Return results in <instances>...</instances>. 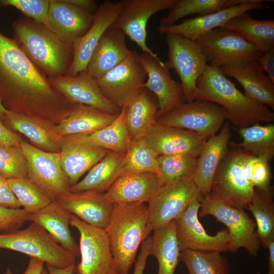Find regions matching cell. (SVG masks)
<instances>
[{
	"mask_svg": "<svg viewBox=\"0 0 274 274\" xmlns=\"http://www.w3.org/2000/svg\"><path fill=\"white\" fill-rule=\"evenodd\" d=\"M180 259L189 274H230L228 260L219 252L183 250Z\"/></svg>",
	"mask_w": 274,
	"mask_h": 274,
	"instance_id": "obj_40",
	"label": "cell"
},
{
	"mask_svg": "<svg viewBox=\"0 0 274 274\" xmlns=\"http://www.w3.org/2000/svg\"><path fill=\"white\" fill-rule=\"evenodd\" d=\"M50 0H0V6H11L28 18L47 26Z\"/></svg>",
	"mask_w": 274,
	"mask_h": 274,
	"instance_id": "obj_46",
	"label": "cell"
},
{
	"mask_svg": "<svg viewBox=\"0 0 274 274\" xmlns=\"http://www.w3.org/2000/svg\"><path fill=\"white\" fill-rule=\"evenodd\" d=\"M0 99L7 110L26 115L74 105L50 84L14 39L1 32Z\"/></svg>",
	"mask_w": 274,
	"mask_h": 274,
	"instance_id": "obj_1",
	"label": "cell"
},
{
	"mask_svg": "<svg viewBox=\"0 0 274 274\" xmlns=\"http://www.w3.org/2000/svg\"><path fill=\"white\" fill-rule=\"evenodd\" d=\"M246 152L235 146L228 149L215 173L210 193L229 206L244 210L252 200L255 192L254 187L245 178L242 169Z\"/></svg>",
	"mask_w": 274,
	"mask_h": 274,
	"instance_id": "obj_8",
	"label": "cell"
},
{
	"mask_svg": "<svg viewBox=\"0 0 274 274\" xmlns=\"http://www.w3.org/2000/svg\"><path fill=\"white\" fill-rule=\"evenodd\" d=\"M202 198L200 194L196 195L185 211L174 220L181 251L228 252L230 235L228 230L223 228L214 235H209L199 221Z\"/></svg>",
	"mask_w": 274,
	"mask_h": 274,
	"instance_id": "obj_15",
	"label": "cell"
},
{
	"mask_svg": "<svg viewBox=\"0 0 274 274\" xmlns=\"http://www.w3.org/2000/svg\"><path fill=\"white\" fill-rule=\"evenodd\" d=\"M198 216H214L228 228L230 235L229 251L236 252L245 248L252 256H256L260 249L255 221L244 209L229 206L210 193L204 196L201 201Z\"/></svg>",
	"mask_w": 274,
	"mask_h": 274,
	"instance_id": "obj_7",
	"label": "cell"
},
{
	"mask_svg": "<svg viewBox=\"0 0 274 274\" xmlns=\"http://www.w3.org/2000/svg\"><path fill=\"white\" fill-rule=\"evenodd\" d=\"M147 206L143 202L115 204L104 228L119 274H129L138 250L150 234Z\"/></svg>",
	"mask_w": 274,
	"mask_h": 274,
	"instance_id": "obj_4",
	"label": "cell"
},
{
	"mask_svg": "<svg viewBox=\"0 0 274 274\" xmlns=\"http://www.w3.org/2000/svg\"><path fill=\"white\" fill-rule=\"evenodd\" d=\"M29 214L23 209H12L0 206V233L19 229L28 221Z\"/></svg>",
	"mask_w": 274,
	"mask_h": 274,
	"instance_id": "obj_47",
	"label": "cell"
},
{
	"mask_svg": "<svg viewBox=\"0 0 274 274\" xmlns=\"http://www.w3.org/2000/svg\"><path fill=\"white\" fill-rule=\"evenodd\" d=\"M227 117L226 111L221 106L196 99L182 104L157 118L156 123L193 131L207 140L217 133Z\"/></svg>",
	"mask_w": 274,
	"mask_h": 274,
	"instance_id": "obj_10",
	"label": "cell"
},
{
	"mask_svg": "<svg viewBox=\"0 0 274 274\" xmlns=\"http://www.w3.org/2000/svg\"><path fill=\"white\" fill-rule=\"evenodd\" d=\"M118 115H112L91 106L76 104L71 113L55 125V129L57 134L61 137L90 134L110 125Z\"/></svg>",
	"mask_w": 274,
	"mask_h": 274,
	"instance_id": "obj_31",
	"label": "cell"
},
{
	"mask_svg": "<svg viewBox=\"0 0 274 274\" xmlns=\"http://www.w3.org/2000/svg\"><path fill=\"white\" fill-rule=\"evenodd\" d=\"M26 159L28 178L43 189L52 201L71 192V185L61 164L59 153L38 149L22 140Z\"/></svg>",
	"mask_w": 274,
	"mask_h": 274,
	"instance_id": "obj_14",
	"label": "cell"
},
{
	"mask_svg": "<svg viewBox=\"0 0 274 274\" xmlns=\"http://www.w3.org/2000/svg\"><path fill=\"white\" fill-rule=\"evenodd\" d=\"M124 32L113 25L104 33L94 49L86 71L96 80L124 60L131 53Z\"/></svg>",
	"mask_w": 274,
	"mask_h": 274,
	"instance_id": "obj_28",
	"label": "cell"
},
{
	"mask_svg": "<svg viewBox=\"0 0 274 274\" xmlns=\"http://www.w3.org/2000/svg\"><path fill=\"white\" fill-rule=\"evenodd\" d=\"M21 207L29 214L38 212L52 200L48 194L28 178L7 179Z\"/></svg>",
	"mask_w": 274,
	"mask_h": 274,
	"instance_id": "obj_41",
	"label": "cell"
},
{
	"mask_svg": "<svg viewBox=\"0 0 274 274\" xmlns=\"http://www.w3.org/2000/svg\"><path fill=\"white\" fill-rule=\"evenodd\" d=\"M121 8V1H105L98 6L91 27L73 44V59L66 76H74L86 70L99 41L105 31L117 20Z\"/></svg>",
	"mask_w": 274,
	"mask_h": 274,
	"instance_id": "obj_19",
	"label": "cell"
},
{
	"mask_svg": "<svg viewBox=\"0 0 274 274\" xmlns=\"http://www.w3.org/2000/svg\"><path fill=\"white\" fill-rule=\"evenodd\" d=\"M42 274H74L75 273L76 263L65 268H58L46 264Z\"/></svg>",
	"mask_w": 274,
	"mask_h": 274,
	"instance_id": "obj_54",
	"label": "cell"
},
{
	"mask_svg": "<svg viewBox=\"0 0 274 274\" xmlns=\"http://www.w3.org/2000/svg\"><path fill=\"white\" fill-rule=\"evenodd\" d=\"M108 151L90 143L82 134L63 136L59 152L60 161L71 187L99 162Z\"/></svg>",
	"mask_w": 274,
	"mask_h": 274,
	"instance_id": "obj_20",
	"label": "cell"
},
{
	"mask_svg": "<svg viewBox=\"0 0 274 274\" xmlns=\"http://www.w3.org/2000/svg\"><path fill=\"white\" fill-rule=\"evenodd\" d=\"M94 15L69 3L67 0H50L47 25L61 40L73 45L92 25Z\"/></svg>",
	"mask_w": 274,
	"mask_h": 274,
	"instance_id": "obj_23",
	"label": "cell"
},
{
	"mask_svg": "<svg viewBox=\"0 0 274 274\" xmlns=\"http://www.w3.org/2000/svg\"><path fill=\"white\" fill-rule=\"evenodd\" d=\"M144 139L158 156L186 153L196 157L206 141L193 131L156 123L151 127Z\"/></svg>",
	"mask_w": 274,
	"mask_h": 274,
	"instance_id": "obj_22",
	"label": "cell"
},
{
	"mask_svg": "<svg viewBox=\"0 0 274 274\" xmlns=\"http://www.w3.org/2000/svg\"><path fill=\"white\" fill-rule=\"evenodd\" d=\"M0 206L12 209H20L21 206L10 189L7 179L0 175Z\"/></svg>",
	"mask_w": 274,
	"mask_h": 274,
	"instance_id": "obj_48",
	"label": "cell"
},
{
	"mask_svg": "<svg viewBox=\"0 0 274 274\" xmlns=\"http://www.w3.org/2000/svg\"><path fill=\"white\" fill-rule=\"evenodd\" d=\"M223 27L233 30L262 53L274 47V20H258L247 12L229 20Z\"/></svg>",
	"mask_w": 274,
	"mask_h": 274,
	"instance_id": "obj_34",
	"label": "cell"
},
{
	"mask_svg": "<svg viewBox=\"0 0 274 274\" xmlns=\"http://www.w3.org/2000/svg\"><path fill=\"white\" fill-rule=\"evenodd\" d=\"M246 0H178L168 14L162 18L159 26L172 25L185 16L197 14L203 16L243 3Z\"/></svg>",
	"mask_w": 274,
	"mask_h": 274,
	"instance_id": "obj_39",
	"label": "cell"
},
{
	"mask_svg": "<svg viewBox=\"0 0 274 274\" xmlns=\"http://www.w3.org/2000/svg\"><path fill=\"white\" fill-rule=\"evenodd\" d=\"M220 68L226 76L234 78L242 85L247 97L273 110L274 82L257 60L242 67L223 66Z\"/></svg>",
	"mask_w": 274,
	"mask_h": 274,
	"instance_id": "obj_29",
	"label": "cell"
},
{
	"mask_svg": "<svg viewBox=\"0 0 274 274\" xmlns=\"http://www.w3.org/2000/svg\"><path fill=\"white\" fill-rule=\"evenodd\" d=\"M56 201L85 223L103 229L108 224L114 207L105 192L93 190L71 192Z\"/></svg>",
	"mask_w": 274,
	"mask_h": 274,
	"instance_id": "obj_24",
	"label": "cell"
},
{
	"mask_svg": "<svg viewBox=\"0 0 274 274\" xmlns=\"http://www.w3.org/2000/svg\"><path fill=\"white\" fill-rule=\"evenodd\" d=\"M196 99L214 102L227 114V120L238 129L262 122L271 123L274 113L247 97L220 68L208 65L196 83Z\"/></svg>",
	"mask_w": 274,
	"mask_h": 274,
	"instance_id": "obj_2",
	"label": "cell"
},
{
	"mask_svg": "<svg viewBox=\"0 0 274 274\" xmlns=\"http://www.w3.org/2000/svg\"><path fill=\"white\" fill-rule=\"evenodd\" d=\"M257 60L264 72L274 82V47L262 53Z\"/></svg>",
	"mask_w": 274,
	"mask_h": 274,
	"instance_id": "obj_50",
	"label": "cell"
},
{
	"mask_svg": "<svg viewBox=\"0 0 274 274\" xmlns=\"http://www.w3.org/2000/svg\"><path fill=\"white\" fill-rule=\"evenodd\" d=\"M70 225L79 233L80 262L76 274H119L105 230L90 225L72 215Z\"/></svg>",
	"mask_w": 274,
	"mask_h": 274,
	"instance_id": "obj_12",
	"label": "cell"
},
{
	"mask_svg": "<svg viewBox=\"0 0 274 274\" xmlns=\"http://www.w3.org/2000/svg\"><path fill=\"white\" fill-rule=\"evenodd\" d=\"M21 141L17 134L8 128L0 120V143L21 146Z\"/></svg>",
	"mask_w": 274,
	"mask_h": 274,
	"instance_id": "obj_51",
	"label": "cell"
},
{
	"mask_svg": "<svg viewBox=\"0 0 274 274\" xmlns=\"http://www.w3.org/2000/svg\"><path fill=\"white\" fill-rule=\"evenodd\" d=\"M242 138L240 143H229L228 145L239 147L250 154L267 161L274 157V124H256L238 129Z\"/></svg>",
	"mask_w": 274,
	"mask_h": 274,
	"instance_id": "obj_37",
	"label": "cell"
},
{
	"mask_svg": "<svg viewBox=\"0 0 274 274\" xmlns=\"http://www.w3.org/2000/svg\"><path fill=\"white\" fill-rule=\"evenodd\" d=\"M168 68L179 77L185 101L195 99L196 83L208 66L206 57L196 41L175 33L165 34Z\"/></svg>",
	"mask_w": 274,
	"mask_h": 274,
	"instance_id": "obj_9",
	"label": "cell"
},
{
	"mask_svg": "<svg viewBox=\"0 0 274 274\" xmlns=\"http://www.w3.org/2000/svg\"><path fill=\"white\" fill-rule=\"evenodd\" d=\"M45 262L42 260L30 257L27 266L23 274H42Z\"/></svg>",
	"mask_w": 274,
	"mask_h": 274,
	"instance_id": "obj_53",
	"label": "cell"
},
{
	"mask_svg": "<svg viewBox=\"0 0 274 274\" xmlns=\"http://www.w3.org/2000/svg\"><path fill=\"white\" fill-rule=\"evenodd\" d=\"M178 0H122L119 15L113 24L134 42L143 53L157 55L147 44V24L154 14L172 9Z\"/></svg>",
	"mask_w": 274,
	"mask_h": 274,
	"instance_id": "obj_16",
	"label": "cell"
},
{
	"mask_svg": "<svg viewBox=\"0 0 274 274\" xmlns=\"http://www.w3.org/2000/svg\"><path fill=\"white\" fill-rule=\"evenodd\" d=\"M7 111V109L4 107L0 99V120L1 121L4 119Z\"/></svg>",
	"mask_w": 274,
	"mask_h": 274,
	"instance_id": "obj_56",
	"label": "cell"
},
{
	"mask_svg": "<svg viewBox=\"0 0 274 274\" xmlns=\"http://www.w3.org/2000/svg\"><path fill=\"white\" fill-rule=\"evenodd\" d=\"M158 157L144 138L132 139L125 154L124 173L150 172L159 175Z\"/></svg>",
	"mask_w": 274,
	"mask_h": 274,
	"instance_id": "obj_42",
	"label": "cell"
},
{
	"mask_svg": "<svg viewBox=\"0 0 274 274\" xmlns=\"http://www.w3.org/2000/svg\"><path fill=\"white\" fill-rule=\"evenodd\" d=\"M2 121L12 131L23 134L38 149L49 152H60L62 137L57 134L55 125L49 121L38 116L8 110Z\"/></svg>",
	"mask_w": 274,
	"mask_h": 274,
	"instance_id": "obj_26",
	"label": "cell"
},
{
	"mask_svg": "<svg viewBox=\"0 0 274 274\" xmlns=\"http://www.w3.org/2000/svg\"><path fill=\"white\" fill-rule=\"evenodd\" d=\"M152 94L145 88L126 106V122L131 140L144 138L156 123L159 105Z\"/></svg>",
	"mask_w": 274,
	"mask_h": 274,
	"instance_id": "obj_33",
	"label": "cell"
},
{
	"mask_svg": "<svg viewBox=\"0 0 274 274\" xmlns=\"http://www.w3.org/2000/svg\"><path fill=\"white\" fill-rule=\"evenodd\" d=\"M267 248L268 249V274H274V238L270 241Z\"/></svg>",
	"mask_w": 274,
	"mask_h": 274,
	"instance_id": "obj_55",
	"label": "cell"
},
{
	"mask_svg": "<svg viewBox=\"0 0 274 274\" xmlns=\"http://www.w3.org/2000/svg\"><path fill=\"white\" fill-rule=\"evenodd\" d=\"M50 84L69 101L91 106L112 115H118L121 107L106 98L97 80L86 71L75 76L47 78Z\"/></svg>",
	"mask_w": 274,
	"mask_h": 274,
	"instance_id": "obj_18",
	"label": "cell"
},
{
	"mask_svg": "<svg viewBox=\"0 0 274 274\" xmlns=\"http://www.w3.org/2000/svg\"><path fill=\"white\" fill-rule=\"evenodd\" d=\"M255 220L256 230L264 248L274 238V203L272 188L255 189L252 200L246 208Z\"/></svg>",
	"mask_w": 274,
	"mask_h": 274,
	"instance_id": "obj_38",
	"label": "cell"
},
{
	"mask_svg": "<svg viewBox=\"0 0 274 274\" xmlns=\"http://www.w3.org/2000/svg\"><path fill=\"white\" fill-rule=\"evenodd\" d=\"M67 1L83 11L94 15L98 7L95 1L93 0H67Z\"/></svg>",
	"mask_w": 274,
	"mask_h": 274,
	"instance_id": "obj_52",
	"label": "cell"
},
{
	"mask_svg": "<svg viewBox=\"0 0 274 274\" xmlns=\"http://www.w3.org/2000/svg\"><path fill=\"white\" fill-rule=\"evenodd\" d=\"M152 237L148 236L142 243L141 249L134 262L133 274H143L148 257L151 255Z\"/></svg>",
	"mask_w": 274,
	"mask_h": 274,
	"instance_id": "obj_49",
	"label": "cell"
},
{
	"mask_svg": "<svg viewBox=\"0 0 274 274\" xmlns=\"http://www.w3.org/2000/svg\"><path fill=\"white\" fill-rule=\"evenodd\" d=\"M231 135L230 126L226 121L219 132L206 141L197 157L193 180L202 197L210 193L215 173L228 151Z\"/></svg>",
	"mask_w": 274,
	"mask_h": 274,
	"instance_id": "obj_25",
	"label": "cell"
},
{
	"mask_svg": "<svg viewBox=\"0 0 274 274\" xmlns=\"http://www.w3.org/2000/svg\"><path fill=\"white\" fill-rule=\"evenodd\" d=\"M160 186L159 176L150 172L124 173L105 192L113 204L148 202Z\"/></svg>",
	"mask_w": 274,
	"mask_h": 274,
	"instance_id": "obj_27",
	"label": "cell"
},
{
	"mask_svg": "<svg viewBox=\"0 0 274 274\" xmlns=\"http://www.w3.org/2000/svg\"><path fill=\"white\" fill-rule=\"evenodd\" d=\"M126 106L107 126L90 134H82L90 143L108 151L125 154L131 139L126 122Z\"/></svg>",
	"mask_w": 274,
	"mask_h": 274,
	"instance_id": "obj_36",
	"label": "cell"
},
{
	"mask_svg": "<svg viewBox=\"0 0 274 274\" xmlns=\"http://www.w3.org/2000/svg\"><path fill=\"white\" fill-rule=\"evenodd\" d=\"M199 193L192 178H183L161 185L148 202V233L175 220Z\"/></svg>",
	"mask_w": 274,
	"mask_h": 274,
	"instance_id": "obj_11",
	"label": "cell"
},
{
	"mask_svg": "<svg viewBox=\"0 0 274 274\" xmlns=\"http://www.w3.org/2000/svg\"><path fill=\"white\" fill-rule=\"evenodd\" d=\"M125 154L108 151L85 177L71 187V192L88 190L106 192L124 173Z\"/></svg>",
	"mask_w": 274,
	"mask_h": 274,
	"instance_id": "obj_32",
	"label": "cell"
},
{
	"mask_svg": "<svg viewBox=\"0 0 274 274\" xmlns=\"http://www.w3.org/2000/svg\"><path fill=\"white\" fill-rule=\"evenodd\" d=\"M0 249L20 252L58 268L76 263L73 253L62 248L35 222L23 229L0 233Z\"/></svg>",
	"mask_w": 274,
	"mask_h": 274,
	"instance_id": "obj_5",
	"label": "cell"
},
{
	"mask_svg": "<svg viewBox=\"0 0 274 274\" xmlns=\"http://www.w3.org/2000/svg\"><path fill=\"white\" fill-rule=\"evenodd\" d=\"M139 58L147 77L144 87L158 101L156 119L186 102L181 85L173 79L165 62L146 53L139 54Z\"/></svg>",
	"mask_w": 274,
	"mask_h": 274,
	"instance_id": "obj_17",
	"label": "cell"
},
{
	"mask_svg": "<svg viewBox=\"0 0 274 274\" xmlns=\"http://www.w3.org/2000/svg\"><path fill=\"white\" fill-rule=\"evenodd\" d=\"M265 0H246L245 2L215 13L184 20L179 24L158 26V31L163 34L175 33L191 40L210 31L224 26L233 17L249 11L265 7Z\"/></svg>",
	"mask_w": 274,
	"mask_h": 274,
	"instance_id": "obj_21",
	"label": "cell"
},
{
	"mask_svg": "<svg viewBox=\"0 0 274 274\" xmlns=\"http://www.w3.org/2000/svg\"><path fill=\"white\" fill-rule=\"evenodd\" d=\"M153 231L150 255L157 260V274H175L181 252L175 221Z\"/></svg>",
	"mask_w": 274,
	"mask_h": 274,
	"instance_id": "obj_35",
	"label": "cell"
},
{
	"mask_svg": "<svg viewBox=\"0 0 274 274\" xmlns=\"http://www.w3.org/2000/svg\"><path fill=\"white\" fill-rule=\"evenodd\" d=\"M268 162L246 152L242 169L245 178L254 188L265 190L271 187L272 175Z\"/></svg>",
	"mask_w": 274,
	"mask_h": 274,
	"instance_id": "obj_45",
	"label": "cell"
},
{
	"mask_svg": "<svg viewBox=\"0 0 274 274\" xmlns=\"http://www.w3.org/2000/svg\"><path fill=\"white\" fill-rule=\"evenodd\" d=\"M72 215L55 200L38 212L30 214L28 221L41 226L62 248L78 257L80 256L79 246L69 228Z\"/></svg>",
	"mask_w": 274,
	"mask_h": 274,
	"instance_id": "obj_30",
	"label": "cell"
},
{
	"mask_svg": "<svg viewBox=\"0 0 274 274\" xmlns=\"http://www.w3.org/2000/svg\"><path fill=\"white\" fill-rule=\"evenodd\" d=\"M0 175L6 179L28 178L27 161L21 146L0 143Z\"/></svg>",
	"mask_w": 274,
	"mask_h": 274,
	"instance_id": "obj_44",
	"label": "cell"
},
{
	"mask_svg": "<svg viewBox=\"0 0 274 274\" xmlns=\"http://www.w3.org/2000/svg\"><path fill=\"white\" fill-rule=\"evenodd\" d=\"M139 54L132 50L124 60L96 79L105 97L120 107L126 106L145 88L147 74Z\"/></svg>",
	"mask_w": 274,
	"mask_h": 274,
	"instance_id": "obj_13",
	"label": "cell"
},
{
	"mask_svg": "<svg viewBox=\"0 0 274 274\" xmlns=\"http://www.w3.org/2000/svg\"><path fill=\"white\" fill-rule=\"evenodd\" d=\"M14 39L47 78L66 76L72 64L73 45L61 40L46 25L26 17L12 24Z\"/></svg>",
	"mask_w": 274,
	"mask_h": 274,
	"instance_id": "obj_3",
	"label": "cell"
},
{
	"mask_svg": "<svg viewBox=\"0 0 274 274\" xmlns=\"http://www.w3.org/2000/svg\"><path fill=\"white\" fill-rule=\"evenodd\" d=\"M208 65L242 67L256 60L262 53L238 33L223 26L201 36L196 40Z\"/></svg>",
	"mask_w": 274,
	"mask_h": 274,
	"instance_id": "obj_6",
	"label": "cell"
},
{
	"mask_svg": "<svg viewBox=\"0 0 274 274\" xmlns=\"http://www.w3.org/2000/svg\"><path fill=\"white\" fill-rule=\"evenodd\" d=\"M197 159L191 154L178 153L158 156L160 185L183 178H193Z\"/></svg>",
	"mask_w": 274,
	"mask_h": 274,
	"instance_id": "obj_43",
	"label": "cell"
},
{
	"mask_svg": "<svg viewBox=\"0 0 274 274\" xmlns=\"http://www.w3.org/2000/svg\"><path fill=\"white\" fill-rule=\"evenodd\" d=\"M4 274H13L10 268H7Z\"/></svg>",
	"mask_w": 274,
	"mask_h": 274,
	"instance_id": "obj_57",
	"label": "cell"
}]
</instances>
